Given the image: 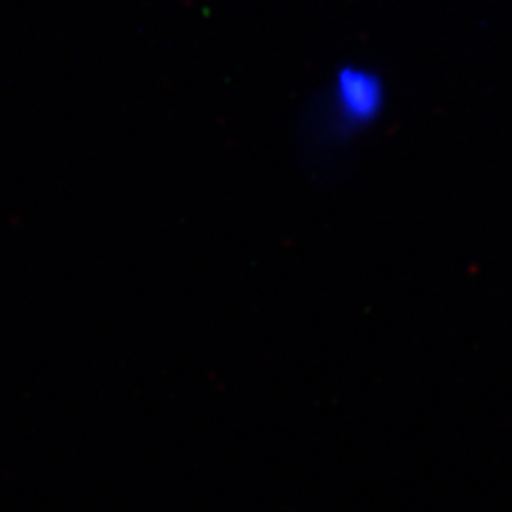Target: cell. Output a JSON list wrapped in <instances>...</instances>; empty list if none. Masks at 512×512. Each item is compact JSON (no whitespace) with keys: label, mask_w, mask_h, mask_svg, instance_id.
<instances>
[{"label":"cell","mask_w":512,"mask_h":512,"mask_svg":"<svg viewBox=\"0 0 512 512\" xmlns=\"http://www.w3.org/2000/svg\"><path fill=\"white\" fill-rule=\"evenodd\" d=\"M387 103L384 78L374 69L348 63L336 69L323 99L321 129L332 143L351 139L378 122Z\"/></svg>","instance_id":"1"}]
</instances>
